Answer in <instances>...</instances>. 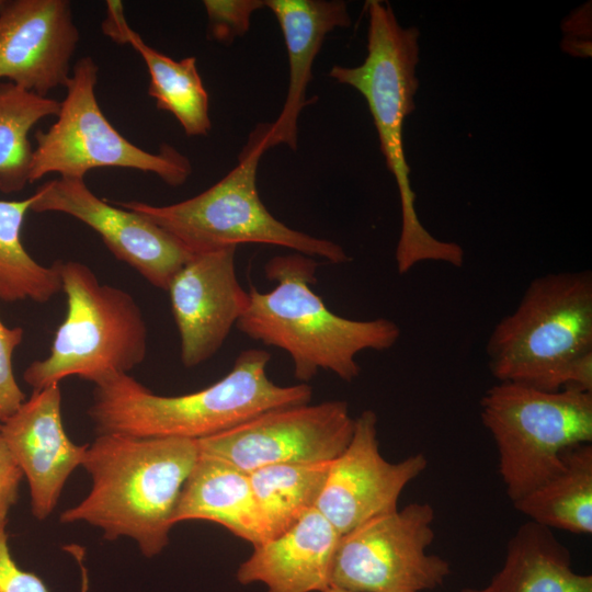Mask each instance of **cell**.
Here are the masks:
<instances>
[{
    "label": "cell",
    "mask_w": 592,
    "mask_h": 592,
    "mask_svg": "<svg viewBox=\"0 0 592 592\" xmlns=\"http://www.w3.org/2000/svg\"><path fill=\"white\" fill-rule=\"evenodd\" d=\"M198 455L194 440L98 434L81 465L91 488L59 520L87 523L107 540L128 537L144 556L155 557L169 544L179 498Z\"/></svg>",
    "instance_id": "6da1fadb"
},
{
    "label": "cell",
    "mask_w": 592,
    "mask_h": 592,
    "mask_svg": "<svg viewBox=\"0 0 592 592\" xmlns=\"http://www.w3.org/2000/svg\"><path fill=\"white\" fill-rule=\"evenodd\" d=\"M267 351L248 349L213 385L180 396L152 392L129 374L94 386L88 414L96 434L203 440L272 409L309 403L307 384L280 386L266 374Z\"/></svg>",
    "instance_id": "7a4b0ae2"
},
{
    "label": "cell",
    "mask_w": 592,
    "mask_h": 592,
    "mask_svg": "<svg viewBox=\"0 0 592 592\" xmlns=\"http://www.w3.org/2000/svg\"><path fill=\"white\" fill-rule=\"evenodd\" d=\"M317 267L312 257L298 252L271 258L264 273L275 287L261 293L250 285L249 306L236 327L254 341L285 351L300 384L319 369L352 382L361 373L356 355L392 348L401 331L387 318L353 320L331 311L311 288Z\"/></svg>",
    "instance_id": "3957f363"
},
{
    "label": "cell",
    "mask_w": 592,
    "mask_h": 592,
    "mask_svg": "<svg viewBox=\"0 0 592 592\" xmlns=\"http://www.w3.org/2000/svg\"><path fill=\"white\" fill-rule=\"evenodd\" d=\"M366 9L368 29L364 61L354 67L335 65L329 76L364 96L386 166L395 178L401 210V229L395 252L397 271L406 274L425 261L462 267L464 249L456 242L436 239L420 221L405 155V121L414 111L419 87L420 32L414 26L403 27L388 2L369 0Z\"/></svg>",
    "instance_id": "277c9868"
},
{
    "label": "cell",
    "mask_w": 592,
    "mask_h": 592,
    "mask_svg": "<svg viewBox=\"0 0 592 592\" xmlns=\"http://www.w3.org/2000/svg\"><path fill=\"white\" fill-rule=\"evenodd\" d=\"M486 352L498 382L592 392L591 272L532 280L517 307L494 326Z\"/></svg>",
    "instance_id": "5b68a950"
},
{
    "label": "cell",
    "mask_w": 592,
    "mask_h": 592,
    "mask_svg": "<svg viewBox=\"0 0 592 592\" xmlns=\"http://www.w3.org/2000/svg\"><path fill=\"white\" fill-rule=\"evenodd\" d=\"M267 124L250 134L237 166L202 193L171 205L117 202L116 205L149 219L191 254L242 243L283 247L309 257L341 264L351 261L338 243L295 230L276 219L265 207L257 187V172L267 150Z\"/></svg>",
    "instance_id": "8992f818"
},
{
    "label": "cell",
    "mask_w": 592,
    "mask_h": 592,
    "mask_svg": "<svg viewBox=\"0 0 592 592\" xmlns=\"http://www.w3.org/2000/svg\"><path fill=\"white\" fill-rule=\"evenodd\" d=\"M60 277L66 316L49 354L24 371L25 383L35 390L77 376L99 386L141 364L147 356L148 328L134 297L101 284L79 261H60Z\"/></svg>",
    "instance_id": "52a82bcc"
},
{
    "label": "cell",
    "mask_w": 592,
    "mask_h": 592,
    "mask_svg": "<svg viewBox=\"0 0 592 592\" xmlns=\"http://www.w3.org/2000/svg\"><path fill=\"white\" fill-rule=\"evenodd\" d=\"M480 417L512 502L556 474L567 448L592 441V392L573 388L545 391L499 382L482 396Z\"/></svg>",
    "instance_id": "ba28073f"
},
{
    "label": "cell",
    "mask_w": 592,
    "mask_h": 592,
    "mask_svg": "<svg viewBox=\"0 0 592 592\" xmlns=\"http://www.w3.org/2000/svg\"><path fill=\"white\" fill-rule=\"evenodd\" d=\"M98 73L90 56L73 66L55 123L35 133L29 183L49 173L84 179L93 169L113 167L150 172L168 185H182L192 172L187 157L167 144L158 152L146 151L118 133L99 105Z\"/></svg>",
    "instance_id": "9c48e42d"
},
{
    "label": "cell",
    "mask_w": 592,
    "mask_h": 592,
    "mask_svg": "<svg viewBox=\"0 0 592 592\" xmlns=\"http://www.w3.org/2000/svg\"><path fill=\"white\" fill-rule=\"evenodd\" d=\"M434 510L410 503L377 515L340 535L330 587L349 592H422L443 585L448 561L429 555Z\"/></svg>",
    "instance_id": "30bf717a"
},
{
    "label": "cell",
    "mask_w": 592,
    "mask_h": 592,
    "mask_svg": "<svg viewBox=\"0 0 592 592\" xmlns=\"http://www.w3.org/2000/svg\"><path fill=\"white\" fill-rule=\"evenodd\" d=\"M354 419L343 400L282 407L197 441L201 454L242 471L276 464L332 462L351 441Z\"/></svg>",
    "instance_id": "8fae6325"
},
{
    "label": "cell",
    "mask_w": 592,
    "mask_h": 592,
    "mask_svg": "<svg viewBox=\"0 0 592 592\" xmlns=\"http://www.w3.org/2000/svg\"><path fill=\"white\" fill-rule=\"evenodd\" d=\"M31 212L62 213L93 229L113 255L152 286L168 289L191 253L144 216L96 196L84 179L58 178L32 195Z\"/></svg>",
    "instance_id": "7c38bea8"
},
{
    "label": "cell",
    "mask_w": 592,
    "mask_h": 592,
    "mask_svg": "<svg viewBox=\"0 0 592 592\" xmlns=\"http://www.w3.org/2000/svg\"><path fill=\"white\" fill-rule=\"evenodd\" d=\"M428 466L419 453L400 462L386 460L379 451L377 415L364 410L354 419L350 443L332 460L316 509L340 535L377 515L397 510L398 500Z\"/></svg>",
    "instance_id": "4fadbf2b"
},
{
    "label": "cell",
    "mask_w": 592,
    "mask_h": 592,
    "mask_svg": "<svg viewBox=\"0 0 592 592\" xmlns=\"http://www.w3.org/2000/svg\"><path fill=\"white\" fill-rule=\"evenodd\" d=\"M236 247L192 254L168 292L180 337V358L195 367L212 358L249 306L236 273Z\"/></svg>",
    "instance_id": "5bb4252c"
},
{
    "label": "cell",
    "mask_w": 592,
    "mask_h": 592,
    "mask_svg": "<svg viewBox=\"0 0 592 592\" xmlns=\"http://www.w3.org/2000/svg\"><path fill=\"white\" fill-rule=\"evenodd\" d=\"M79 30L67 0H9L0 8V79L47 96L65 87Z\"/></svg>",
    "instance_id": "9a60e30c"
},
{
    "label": "cell",
    "mask_w": 592,
    "mask_h": 592,
    "mask_svg": "<svg viewBox=\"0 0 592 592\" xmlns=\"http://www.w3.org/2000/svg\"><path fill=\"white\" fill-rule=\"evenodd\" d=\"M0 433L27 480L32 514L39 521L47 519L68 478L82 465L88 446L73 443L64 429L59 384L33 390L0 424Z\"/></svg>",
    "instance_id": "2e32d148"
},
{
    "label": "cell",
    "mask_w": 592,
    "mask_h": 592,
    "mask_svg": "<svg viewBox=\"0 0 592 592\" xmlns=\"http://www.w3.org/2000/svg\"><path fill=\"white\" fill-rule=\"evenodd\" d=\"M340 538L314 508L285 532L253 546L237 570L239 583H262L266 592H323L330 587L333 555Z\"/></svg>",
    "instance_id": "e0dca14e"
},
{
    "label": "cell",
    "mask_w": 592,
    "mask_h": 592,
    "mask_svg": "<svg viewBox=\"0 0 592 592\" xmlns=\"http://www.w3.org/2000/svg\"><path fill=\"white\" fill-rule=\"evenodd\" d=\"M281 27L288 60V87L277 118L267 124V149L286 145L297 149L298 118L312 101L306 98L312 79L314 61L326 36L338 27H348V5L340 0H266Z\"/></svg>",
    "instance_id": "ac0fdd59"
},
{
    "label": "cell",
    "mask_w": 592,
    "mask_h": 592,
    "mask_svg": "<svg viewBox=\"0 0 592 592\" xmlns=\"http://www.w3.org/2000/svg\"><path fill=\"white\" fill-rule=\"evenodd\" d=\"M190 520L217 523L252 546L271 538L249 474L201 453L182 488L174 513V524Z\"/></svg>",
    "instance_id": "d6986e66"
},
{
    "label": "cell",
    "mask_w": 592,
    "mask_h": 592,
    "mask_svg": "<svg viewBox=\"0 0 592 592\" xmlns=\"http://www.w3.org/2000/svg\"><path fill=\"white\" fill-rule=\"evenodd\" d=\"M101 29L113 42L129 44L140 55L150 77L148 94L157 109L172 114L187 136H207L212 129L209 98L196 58L174 60L145 43L127 23L121 1H106Z\"/></svg>",
    "instance_id": "ffe728a7"
},
{
    "label": "cell",
    "mask_w": 592,
    "mask_h": 592,
    "mask_svg": "<svg viewBox=\"0 0 592 592\" xmlns=\"http://www.w3.org/2000/svg\"><path fill=\"white\" fill-rule=\"evenodd\" d=\"M486 592H592V576L573 570L569 549L551 530L522 524L506 545L502 568Z\"/></svg>",
    "instance_id": "44dd1931"
},
{
    "label": "cell",
    "mask_w": 592,
    "mask_h": 592,
    "mask_svg": "<svg viewBox=\"0 0 592 592\" xmlns=\"http://www.w3.org/2000/svg\"><path fill=\"white\" fill-rule=\"evenodd\" d=\"M562 467L515 502L514 508L549 530L592 533V445L577 444L562 454Z\"/></svg>",
    "instance_id": "7402d4cb"
},
{
    "label": "cell",
    "mask_w": 592,
    "mask_h": 592,
    "mask_svg": "<svg viewBox=\"0 0 592 592\" xmlns=\"http://www.w3.org/2000/svg\"><path fill=\"white\" fill-rule=\"evenodd\" d=\"M331 463L276 464L249 473L271 538L316 508Z\"/></svg>",
    "instance_id": "603a6c76"
},
{
    "label": "cell",
    "mask_w": 592,
    "mask_h": 592,
    "mask_svg": "<svg viewBox=\"0 0 592 592\" xmlns=\"http://www.w3.org/2000/svg\"><path fill=\"white\" fill-rule=\"evenodd\" d=\"M32 195L20 201L0 200V299L47 303L61 291L60 261L45 266L23 246L21 234L31 212Z\"/></svg>",
    "instance_id": "cb8c5ba5"
},
{
    "label": "cell",
    "mask_w": 592,
    "mask_h": 592,
    "mask_svg": "<svg viewBox=\"0 0 592 592\" xmlns=\"http://www.w3.org/2000/svg\"><path fill=\"white\" fill-rule=\"evenodd\" d=\"M60 102L0 82V191L10 194L29 183L33 148L31 129L43 118L56 116Z\"/></svg>",
    "instance_id": "d4e9b609"
},
{
    "label": "cell",
    "mask_w": 592,
    "mask_h": 592,
    "mask_svg": "<svg viewBox=\"0 0 592 592\" xmlns=\"http://www.w3.org/2000/svg\"><path fill=\"white\" fill-rule=\"evenodd\" d=\"M203 5L209 38L225 45L244 35L252 14L265 7L262 0H205Z\"/></svg>",
    "instance_id": "484cf974"
},
{
    "label": "cell",
    "mask_w": 592,
    "mask_h": 592,
    "mask_svg": "<svg viewBox=\"0 0 592 592\" xmlns=\"http://www.w3.org/2000/svg\"><path fill=\"white\" fill-rule=\"evenodd\" d=\"M24 330L9 328L0 319V424L26 400L13 372V353L22 343Z\"/></svg>",
    "instance_id": "4316f807"
},
{
    "label": "cell",
    "mask_w": 592,
    "mask_h": 592,
    "mask_svg": "<svg viewBox=\"0 0 592 592\" xmlns=\"http://www.w3.org/2000/svg\"><path fill=\"white\" fill-rule=\"evenodd\" d=\"M0 592H49L38 576L23 570L14 561L5 526H0Z\"/></svg>",
    "instance_id": "83f0119b"
},
{
    "label": "cell",
    "mask_w": 592,
    "mask_h": 592,
    "mask_svg": "<svg viewBox=\"0 0 592 592\" xmlns=\"http://www.w3.org/2000/svg\"><path fill=\"white\" fill-rule=\"evenodd\" d=\"M23 474L8 449L0 433V526H5L15 504Z\"/></svg>",
    "instance_id": "f1b7e54d"
},
{
    "label": "cell",
    "mask_w": 592,
    "mask_h": 592,
    "mask_svg": "<svg viewBox=\"0 0 592 592\" xmlns=\"http://www.w3.org/2000/svg\"><path fill=\"white\" fill-rule=\"evenodd\" d=\"M462 592H486V590L485 588L483 589L465 588L462 590Z\"/></svg>",
    "instance_id": "f546056e"
},
{
    "label": "cell",
    "mask_w": 592,
    "mask_h": 592,
    "mask_svg": "<svg viewBox=\"0 0 592 592\" xmlns=\"http://www.w3.org/2000/svg\"><path fill=\"white\" fill-rule=\"evenodd\" d=\"M323 592H349V591H345V590H342V589H339V588H334V587H329Z\"/></svg>",
    "instance_id": "4dcf8cb0"
},
{
    "label": "cell",
    "mask_w": 592,
    "mask_h": 592,
    "mask_svg": "<svg viewBox=\"0 0 592 592\" xmlns=\"http://www.w3.org/2000/svg\"><path fill=\"white\" fill-rule=\"evenodd\" d=\"M3 2H4V0H0V8L2 7Z\"/></svg>",
    "instance_id": "1f68e13d"
}]
</instances>
